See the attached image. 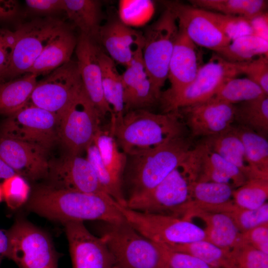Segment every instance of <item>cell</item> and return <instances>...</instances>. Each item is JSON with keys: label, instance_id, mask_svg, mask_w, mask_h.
<instances>
[{"label": "cell", "instance_id": "1", "mask_svg": "<svg viewBox=\"0 0 268 268\" xmlns=\"http://www.w3.org/2000/svg\"><path fill=\"white\" fill-rule=\"evenodd\" d=\"M117 202L108 195L85 193L45 186L37 188L28 201V209L63 224L100 220L106 223L126 221Z\"/></svg>", "mask_w": 268, "mask_h": 268}, {"label": "cell", "instance_id": "2", "mask_svg": "<svg viewBox=\"0 0 268 268\" xmlns=\"http://www.w3.org/2000/svg\"><path fill=\"white\" fill-rule=\"evenodd\" d=\"M179 112L155 114L145 109L126 112L110 124V131L127 155H133L183 136Z\"/></svg>", "mask_w": 268, "mask_h": 268}, {"label": "cell", "instance_id": "3", "mask_svg": "<svg viewBox=\"0 0 268 268\" xmlns=\"http://www.w3.org/2000/svg\"><path fill=\"white\" fill-rule=\"evenodd\" d=\"M191 150L159 184L147 192L130 196L125 206L140 212L183 218L191 207L192 185L197 180Z\"/></svg>", "mask_w": 268, "mask_h": 268}, {"label": "cell", "instance_id": "4", "mask_svg": "<svg viewBox=\"0 0 268 268\" xmlns=\"http://www.w3.org/2000/svg\"><path fill=\"white\" fill-rule=\"evenodd\" d=\"M191 148L184 136L128 156L130 196L147 192L164 179L187 157Z\"/></svg>", "mask_w": 268, "mask_h": 268}, {"label": "cell", "instance_id": "5", "mask_svg": "<svg viewBox=\"0 0 268 268\" xmlns=\"http://www.w3.org/2000/svg\"><path fill=\"white\" fill-rule=\"evenodd\" d=\"M165 6L159 18L143 32V60L158 100L168 79L169 65L179 31L175 14Z\"/></svg>", "mask_w": 268, "mask_h": 268}, {"label": "cell", "instance_id": "6", "mask_svg": "<svg viewBox=\"0 0 268 268\" xmlns=\"http://www.w3.org/2000/svg\"><path fill=\"white\" fill-rule=\"evenodd\" d=\"M101 237L120 268H163L166 265L157 243L126 221L106 223Z\"/></svg>", "mask_w": 268, "mask_h": 268}, {"label": "cell", "instance_id": "7", "mask_svg": "<svg viewBox=\"0 0 268 268\" xmlns=\"http://www.w3.org/2000/svg\"><path fill=\"white\" fill-rule=\"evenodd\" d=\"M239 74L235 63L214 55L199 67L194 79L184 88L175 92L161 93L159 100L164 113L178 112L210 99L227 80Z\"/></svg>", "mask_w": 268, "mask_h": 268}, {"label": "cell", "instance_id": "8", "mask_svg": "<svg viewBox=\"0 0 268 268\" xmlns=\"http://www.w3.org/2000/svg\"><path fill=\"white\" fill-rule=\"evenodd\" d=\"M66 24L52 16L37 17L18 26L15 43L2 81L28 73L53 37Z\"/></svg>", "mask_w": 268, "mask_h": 268}, {"label": "cell", "instance_id": "9", "mask_svg": "<svg viewBox=\"0 0 268 268\" xmlns=\"http://www.w3.org/2000/svg\"><path fill=\"white\" fill-rule=\"evenodd\" d=\"M126 221L151 241L167 246L206 240L204 229L191 220L171 215L131 209L118 203Z\"/></svg>", "mask_w": 268, "mask_h": 268}, {"label": "cell", "instance_id": "10", "mask_svg": "<svg viewBox=\"0 0 268 268\" xmlns=\"http://www.w3.org/2000/svg\"><path fill=\"white\" fill-rule=\"evenodd\" d=\"M59 118L55 114L32 104L7 116L0 134L47 152L59 139Z\"/></svg>", "mask_w": 268, "mask_h": 268}, {"label": "cell", "instance_id": "11", "mask_svg": "<svg viewBox=\"0 0 268 268\" xmlns=\"http://www.w3.org/2000/svg\"><path fill=\"white\" fill-rule=\"evenodd\" d=\"M6 231L9 238L7 258L19 268H58V254L44 231L23 220H17Z\"/></svg>", "mask_w": 268, "mask_h": 268}, {"label": "cell", "instance_id": "12", "mask_svg": "<svg viewBox=\"0 0 268 268\" xmlns=\"http://www.w3.org/2000/svg\"><path fill=\"white\" fill-rule=\"evenodd\" d=\"M83 88L76 61L71 60L37 81L29 102L60 120Z\"/></svg>", "mask_w": 268, "mask_h": 268}, {"label": "cell", "instance_id": "13", "mask_svg": "<svg viewBox=\"0 0 268 268\" xmlns=\"http://www.w3.org/2000/svg\"><path fill=\"white\" fill-rule=\"evenodd\" d=\"M101 118L83 88L59 120V137L69 154L79 155L93 142Z\"/></svg>", "mask_w": 268, "mask_h": 268}, {"label": "cell", "instance_id": "14", "mask_svg": "<svg viewBox=\"0 0 268 268\" xmlns=\"http://www.w3.org/2000/svg\"><path fill=\"white\" fill-rule=\"evenodd\" d=\"M63 224L72 268H110L116 264L104 239L91 234L83 222L71 221Z\"/></svg>", "mask_w": 268, "mask_h": 268}, {"label": "cell", "instance_id": "15", "mask_svg": "<svg viewBox=\"0 0 268 268\" xmlns=\"http://www.w3.org/2000/svg\"><path fill=\"white\" fill-rule=\"evenodd\" d=\"M165 4L175 14L178 26L196 45L218 53L230 43L205 10L176 1Z\"/></svg>", "mask_w": 268, "mask_h": 268}, {"label": "cell", "instance_id": "16", "mask_svg": "<svg viewBox=\"0 0 268 268\" xmlns=\"http://www.w3.org/2000/svg\"><path fill=\"white\" fill-rule=\"evenodd\" d=\"M99 44L95 40L80 34L74 51L84 89L102 118L108 114L111 117L113 113L103 96L99 60L101 47Z\"/></svg>", "mask_w": 268, "mask_h": 268}, {"label": "cell", "instance_id": "17", "mask_svg": "<svg viewBox=\"0 0 268 268\" xmlns=\"http://www.w3.org/2000/svg\"><path fill=\"white\" fill-rule=\"evenodd\" d=\"M180 110L194 136L220 134L230 130L234 121V105L213 98Z\"/></svg>", "mask_w": 268, "mask_h": 268}, {"label": "cell", "instance_id": "18", "mask_svg": "<svg viewBox=\"0 0 268 268\" xmlns=\"http://www.w3.org/2000/svg\"><path fill=\"white\" fill-rule=\"evenodd\" d=\"M48 175L53 181L52 187L109 195L100 185L90 163L79 155L69 154L54 166L50 165Z\"/></svg>", "mask_w": 268, "mask_h": 268}, {"label": "cell", "instance_id": "19", "mask_svg": "<svg viewBox=\"0 0 268 268\" xmlns=\"http://www.w3.org/2000/svg\"><path fill=\"white\" fill-rule=\"evenodd\" d=\"M46 152L0 134V158L25 179L36 180L48 175L50 165Z\"/></svg>", "mask_w": 268, "mask_h": 268}, {"label": "cell", "instance_id": "20", "mask_svg": "<svg viewBox=\"0 0 268 268\" xmlns=\"http://www.w3.org/2000/svg\"><path fill=\"white\" fill-rule=\"evenodd\" d=\"M143 42V32L125 24L119 17L109 18L100 28L98 43L115 62L126 67Z\"/></svg>", "mask_w": 268, "mask_h": 268}, {"label": "cell", "instance_id": "21", "mask_svg": "<svg viewBox=\"0 0 268 268\" xmlns=\"http://www.w3.org/2000/svg\"><path fill=\"white\" fill-rule=\"evenodd\" d=\"M198 182H212L228 185L234 189L248 180L241 171L202 142L192 149Z\"/></svg>", "mask_w": 268, "mask_h": 268}, {"label": "cell", "instance_id": "22", "mask_svg": "<svg viewBox=\"0 0 268 268\" xmlns=\"http://www.w3.org/2000/svg\"><path fill=\"white\" fill-rule=\"evenodd\" d=\"M126 67L121 74L125 113L132 110L144 109L158 101L144 64L142 48L137 51Z\"/></svg>", "mask_w": 268, "mask_h": 268}, {"label": "cell", "instance_id": "23", "mask_svg": "<svg viewBox=\"0 0 268 268\" xmlns=\"http://www.w3.org/2000/svg\"><path fill=\"white\" fill-rule=\"evenodd\" d=\"M199 67L196 45L179 27L168 67L171 86L166 91L175 92L184 88L194 79Z\"/></svg>", "mask_w": 268, "mask_h": 268}, {"label": "cell", "instance_id": "24", "mask_svg": "<svg viewBox=\"0 0 268 268\" xmlns=\"http://www.w3.org/2000/svg\"><path fill=\"white\" fill-rule=\"evenodd\" d=\"M77 42V38L66 25L50 40L28 73L46 75L68 62Z\"/></svg>", "mask_w": 268, "mask_h": 268}, {"label": "cell", "instance_id": "25", "mask_svg": "<svg viewBox=\"0 0 268 268\" xmlns=\"http://www.w3.org/2000/svg\"><path fill=\"white\" fill-rule=\"evenodd\" d=\"M201 219L206 224V240L217 246L232 251L241 243V232L232 218L222 212H209L193 209L183 218L191 220L193 217Z\"/></svg>", "mask_w": 268, "mask_h": 268}, {"label": "cell", "instance_id": "26", "mask_svg": "<svg viewBox=\"0 0 268 268\" xmlns=\"http://www.w3.org/2000/svg\"><path fill=\"white\" fill-rule=\"evenodd\" d=\"M234 190L225 184L195 181L192 188V205L188 211L197 209L228 213L236 206L233 201Z\"/></svg>", "mask_w": 268, "mask_h": 268}, {"label": "cell", "instance_id": "27", "mask_svg": "<svg viewBox=\"0 0 268 268\" xmlns=\"http://www.w3.org/2000/svg\"><path fill=\"white\" fill-rule=\"evenodd\" d=\"M99 60L102 72V84L105 100L112 111L111 123L120 120L124 115V89L121 74L115 62L101 48Z\"/></svg>", "mask_w": 268, "mask_h": 268}, {"label": "cell", "instance_id": "28", "mask_svg": "<svg viewBox=\"0 0 268 268\" xmlns=\"http://www.w3.org/2000/svg\"><path fill=\"white\" fill-rule=\"evenodd\" d=\"M202 142L209 150L238 168L247 180L256 179L247 159L243 144L233 127L225 133L206 137Z\"/></svg>", "mask_w": 268, "mask_h": 268}, {"label": "cell", "instance_id": "29", "mask_svg": "<svg viewBox=\"0 0 268 268\" xmlns=\"http://www.w3.org/2000/svg\"><path fill=\"white\" fill-rule=\"evenodd\" d=\"M64 12L80 34L98 42L102 25L101 2L97 0H64Z\"/></svg>", "mask_w": 268, "mask_h": 268}, {"label": "cell", "instance_id": "30", "mask_svg": "<svg viewBox=\"0 0 268 268\" xmlns=\"http://www.w3.org/2000/svg\"><path fill=\"white\" fill-rule=\"evenodd\" d=\"M37 76L27 73L0 82V114L8 116L26 105L37 83Z\"/></svg>", "mask_w": 268, "mask_h": 268}, {"label": "cell", "instance_id": "31", "mask_svg": "<svg viewBox=\"0 0 268 268\" xmlns=\"http://www.w3.org/2000/svg\"><path fill=\"white\" fill-rule=\"evenodd\" d=\"M233 129L243 144L255 178L268 180V142L266 136L241 125Z\"/></svg>", "mask_w": 268, "mask_h": 268}, {"label": "cell", "instance_id": "32", "mask_svg": "<svg viewBox=\"0 0 268 268\" xmlns=\"http://www.w3.org/2000/svg\"><path fill=\"white\" fill-rule=\"evenodd\" d=\"M192 5L204 10L250 19L267 11L264 0H191Z\"/></svg>", "mask_w": 268, "mask_h": 268}, {"label": "cell", "instance_id": "33", "mask_svg": "<svg viewBox=\"0 0 268 268\" xmlns=\"http://www.w3.org/2000/svg\"><path fill=\"white\" fill-rule=\"evenodd\" d=\"M166 246L175 251L193 256L217 268H235L232 251L221 248L206 240Z\"/></svg>", "mask_w": 268, "mask_h": 268}, {"label": "cell", "instance_id": "34", "mask_svg": "<svg viewBox=\"0 0 268 268\" xmlns=\"http://www.w3.org/2000/svg\"><path fill=\"white\" fill-rule=\"evenodd\" d=\"M102 162L113 179L120 185L126 167L127 156L119 149V146L110 131L100 129L93 140Z\"/></svg>", "mask_w": 268, "mask_h": 268}, {"label": "cell", "instance_id": "35", "mask_svg": "<svg viewBox=\"0 0 268 268\" xmlns=\"http://www.w3.org/2000/svg\"><path fill=\"white\" fill-rule=\"evenodd\" d=\"M217 55L231 63L248 61L261 56L268 57V40L254 34L243 36L231 41Z\"/></svg>", "mask_w": 268, "mask_h": 268}, {"label": "cell", "instance_id": "36", "mask_svg": "<svg viewBox=\"0 0 268 268\" xmlns=\"http://www.w3.org/2000/svg\"><path fill=\"white\" fill-rule=\"evenodd\" d=\"M234 105V121L266 136L268 132V95Z\"/></svg>", "mask_w": 268, "mask_h": 268}, {"label": "cell", "instance_id": "37", "mask_svg": "<svg viewBox=\"0 0 268 268\" xmlns=\"http://www.w3.org/2000/svg\"><path fill=\"white\" fill-rule=\"evenodd\" d=\"M266 95L254 81L245 78H231L219 89L213 98L233 105L252 100Z\"/></svg>", "mask_w": 268, "mask_h": 268}, {"label": "cell", "instance_id": "38", "mask_svg": "<svg viewBox=\"0 0 268 268\" xmlns=\"http://www.w3.org/2000/svg\"><path fill=\"white\" fill-rule=\"evenodd\" d=\"M233 197L235 205L239 208H258L267 202L268 180L249 179L243 185L234 189Z\"/></svg>", "mask_w": 268, "mask_h": 268}, {"label": "cell", "instance_id": "39", "mask_svg": "<svg viewBox=\"0 0 268 268\" xmlns=\"http://www.w3.org/2000/svg\"><path fill=\"white\" fill-rule=\"evenodd\" d=\"M86 151V159L93 168L103 189L117 203L125 206L127 200L123 195L122 185L116 182L104 165L94 142L88 147Z\"/></svg>", "mask_w": 268, "mask_h": 268}, {"label": "cell", "instance_id": "40", "mask_svg": "<svg viewBox=\"0 0 268 268\" xmlns=\"http://www.w3.org/2000/svg\"><path fill=\"white\" fill-rule=\"evenodd\" d=\"M154 5L149 0H121L119 2L118 17L131 27L145 25L152 17Z\"/></svg>", "mask_w": 268, "mask_h": 268}, {"label": "cell", "instance_id": "41", "mask_svg": "<svg viewBox=\"0 0 268 268\" xmlns=\"http://www.w3.org/2000/svg\"><path fill=\"white\" fill-rule=\"evenodd\" d=\"M205 10L208 16L231 41L243 36L253 34L248 19Z\"/></svg>", "mask_w": 268, "mask_h": 268}, {"label": "cell", "instance_id": "42", "mask_svg": "<svg viewBox=\"0 0 268 268\" xmlns=\"http://www.w3.org/2000/svg\"><path fill=\"white\" fill-rule=\"evenodd\" d=\"M3 199L11 209H16L28 201L30 188L25 178L15 174L3 180L1 184Z\"/></svg>", "mask_w": 268, "mask_h": 268}, {"label": "cell", "instance_id": "43", "mask_svg": "<svg viewBox=\"0 0 268 268\" xmlns=\"http://www.w3.org/2000/svg\"><path fill=\"white\" fill-rule=\"evenodd\" d=\"M228 214L241 233L268 223V203L254 209H246L235 206Z\"/></svg>", "mask_w": 268, "mask_h": 268}, {"label": "cell", "instance_id": "44", "mask_svg": "<svg viewBox=\"0 0 268 268\" xmlns=\"http://www.w3.org/2000/svg\"><path fill=\"white\" fill-rule=\"evenodd\" d=\"M234 63L240 74H245L268 95V57L261 56L250 61Z\"/></svg>", "mask_w": 268, "mask_h": 268}, {"label": "cell", "instance_id": "45", "mask_svg": "<svg viewBox=\"0 0 268 268\" xmlns=\"http://www.w3.org/2000/svg\"><path fill=\"white\" fill-rule=\"evenodd\" d=\"M235 268H268V255L242 242L232 250Z\"/></svg>", "mask_w": 268, "mask_h": 268}, {"label": "cell", "instance_id": "46", "mask_svg": "<svg viewBox=\"0 0 268 268\" xmlns=\"http://www.w3.org/2000/svg\"><path fill=\"white\" fill-rule=\"evenodd\" d=\"M166 264L172 268H217L191 255L175 251L157 243Z\"/></svg>", "mask_w": 268, "mask_h": 268}, {"label": "cell", "instance_id": "47", "mask_svg": "<svg viewBox=\"0 0 268 268\" xmlns=\"http://www.w3.org/2000/svg\"><path fill=\"white\" fill-rule=\"evenodd\" d=\"M241 241L268 255V223L241 233Z\"/></svg>", "mask_w": 268, "mask_h": 268}, {"label": "cell", "instance_id": "48", "mask_svg": "<svg viewBox=\"0 0 268 268\" xmlns=\"http://www.w3.org/2000/svg\"><path fill=\"white\" fill-rule=\"evenodd\" d=\"M15 41V31L0 28V82L8 66Z\"/></svg>", "mask_w": 268, "mask_h": 268}, {"label": "cell", "instance_id": "49", "mask_svg": "<svg viewBox=\"0 0 268 268\" xmlns=\"http://www.w3.org/2000/svg\"><path fill=\"white\" fill-rule=\"evenodd\" d=\"M29 11L38 14L49 15L64 11V0H26Z\"/></svg>", "mask_w": 268, "mask_h": 268}, {"label": "cell", "instance_id": "50", "mask_svg": "<svg viewBox=\"0 0 268 268\" xmlns=\"http://www.w3.org/2000/svg\"><path fill=\"white\" fill-rule=\"evenodd\" d=\"M266 11L249 19L253 34L268 40V17Z\"/></svg>", "mask_w": 268, "mask_h": 268}, {"label": "cell", "instance_id": "51", "mask_svg": "<svg viewBox=\"0 0 268 268\" xmlns=\"http://www.w3.org/2000/svg\"><path fill=\"white\" fill-rule=\"evenodd\" d=\"M19 13V6L16 0H0V22L13 20Z\"/></svg>", "mask_w": 268, "mask_h": 268}, {"label": "cell", "instance_id": "52", "mask_svg": "<svg viewBox=\"0 0 268 268\" xmlns=\"http://www.w3.org/2000/svg\"><path fill=\"white\" fill-rule=\"evenodd\" d=\"M9 249V238L6 231L0 229V266L2 260L7 258Z\"/></svg>", "mask_w": 268, "mask_h": 268}, {"label": "cell", "instance_id": "53", "mask_svg": "<svg viewBox=\"0 0 268 268\" xmlns=\"http://www.w3.org/2000/svg\"><path fill=\"white\" fill-rule=\"evenodd\" d=\"M15 174L14 170L0 158V179L4 180Z\"/></svg>", "mask_w": 268, "mask_h": 268}, {"label": "cell", "instance_id": "54", "mask_svg": "<svg viewBox=\"0 0 268 268\" xmlns=\"http://www.w3.org/2000/svg\"><path fill=\"white\" fill-rule=\"evenodd\" d=\"M2 199H3V195H2V189H1V185H0V202L2 201Z\"/></svg>", "mask_w": 268, "mask_h": 268}, {"label": "cell", "instance_id": "55", "mask_svg": "<svg viewBox=\"0 0 268 268\" xmlns=\"http://www.w3.org/2000/svg\"><path fill=\"white\" fill-rule=\"evenodd\" d=\"M163 268H171L170 267H169L168 265L166 264Z\"/></svg>", "mask_w": 268, "mask_h": 268}, {"label": "cell", "instance_id": "56", "mask_svg": "<svg viewBox=\"0 0 268 268\" xmlns=\"http://www.w3.org/2000/svg\"><path fill=\"white\" fill-rule=\"evenodd\" d=\"M110 268H120V267H115V266Z\"/></svg>", "mask_w": 268, "mask_h": 268}]
</instances>
